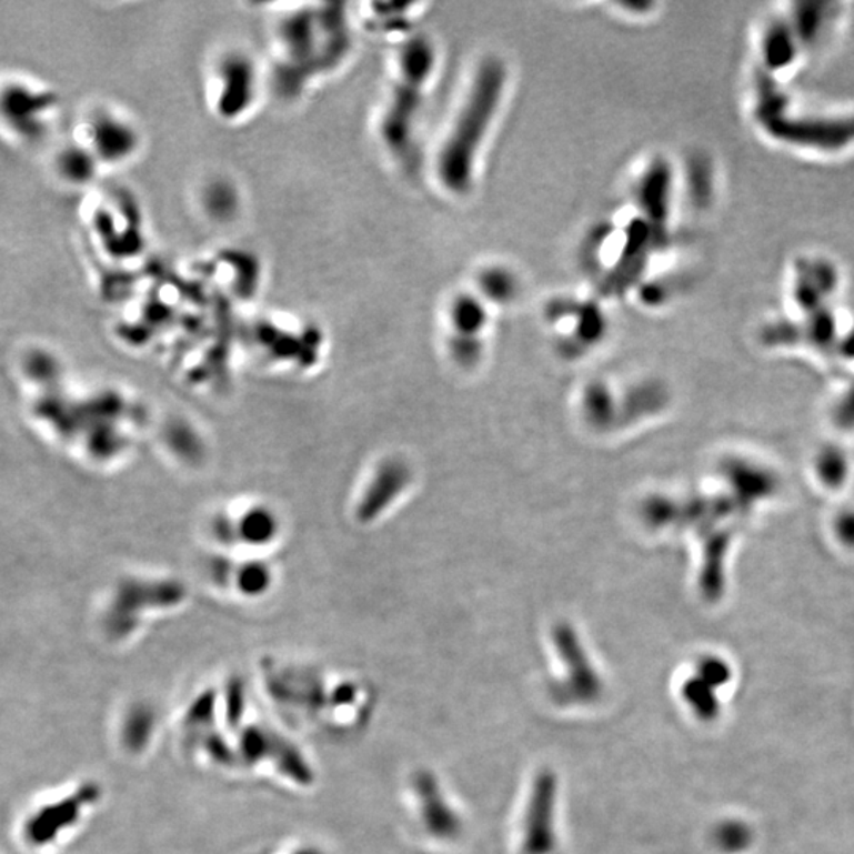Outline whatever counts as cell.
Instances as JSON below:
<instances>
[{
    "label": "cell",
    "instance_id": "obj_1",
    "mask_svg": "<svg viewBox=\"0 0 854 854\" xmlns=\"http://www.w3.org/2000/svg\"><path fill=\"white\" fill-rule=\"evenodd\" d=\"M335 6L285 3L271 11L268 24V83L282 99L304 96L333 72L349 50L344 11Z\"/></svg>",
    "mask_w": 854,
    "mask_h": 854
},
{
    "label": "cell",
    "instance_id": "obj_2",
    "mask_svg": "<svg viewBox=\"0 0 854 854\" xmlns=\"http://www.w3.org/2000/svg\"><path fill=\"white\" fill-rule=\"evenodd\" d=\"M506 74L502 62L488 59L473 74L438 157V177L443 188L465 193L472 185L479 152L501 108Z\"/></svg>",
    "mask_w": 854,
    "mask_h": 854
},
{
    "label": "cell",
    "instance_id": "obj_3",
    "mask_svg": "<svg viewBox=\"0 0 854 854\" xmlns=\"http://www.w3.org/2000/svg\"><path fill=\"white\" fill-rule=\"evenodd\" d=\"M102 801V786L91 781L43 794L22 812L18 844L31 854L59 852L88 826Z\"/></svg>",
    "mask_w": 854,
    "mask_h": 854
},
{
    "label": "cell",
    "instance_id": "obj_4",
    "mask_svg": "<svg viewBox=\"0 0 854 854\" xmlns=\"http://www.w3.org/2000/svg\"><path fill=\"white\" fill-rule=\"evenodd\" d=\"M268 89L267 66L245 48H225L209 62L204 100L209 113L222 124L238 125L251 119Z\"/></svg>",
    "mask_w": 854,
    "mask_h": 854
},
{
    "label": "cell",
    "instance_id": "obj_5",
    "mask_svg": "<svg viewBox=\"0 0 854 854\" xmlns=\"http://www.w3.org/2000/svg\"><path fill=\"white\" fill-rule=\"evenodd\" d=\"M86 200L89 238L108 259L124 261L143 255L147 248L140 204L119 189H94Z\"/></svg>",
    "mask_w": 854,
    "mask_h": 854
},
{
    "label": "cell",
    "instance_id": "obj_6",
    "mask_svg": "<svg viewBox=\"0 0 854 854\" xmlns=\"http://www.w3.org/2000/svg\"><path fill=\"white\" fill-rule=\"evenodd\" d=\"M3 132L22 147L42 143L51 135L59 113L61 97L50 84L24 74L3 77Z\"/></svg>",
    "mask_w": 854,
    "mask_h": 854
},
{
    "label": "cell",
    "instance_id": "obj_7",
    "mask_svg": "<svg viewBox=\"0 0 854 854\" xmlns=\"http://www.w3.org/2000/svg\"><path fill=\"white\" fill-rule=\"evenodd\" d=\"M432 63L434 52L426 40H416L402 52L399 80L391 91L380 122L383 141L394 154H409L413 124L423 100L424 86L432 72Z\"/></svg>",
    "mask_w": 854,
    "mask_h": 854
},
{
    "label": "cell",
    "instance_id": "obj_8",
    "mask_svg": "<svg viewBox=\"0 0 854 854\" xmlns=\"http://www.w3.org/2000/svg\"><path fill=\"white\" fill-rule=\"evenodd\" d=\"M72 140L89 152L103 171L124 168L143 151V132L132 115L111 103H97L74 124Z\"/></svg>",
    "mask_w": 854,
    "mask_h": 854
},
{
    "label": "cell",
    "instance_id": "obj_9",
    "mask_svg": "<svg viewBox=\"0 0 854 854\" xmlns=\"http://www.w3.org/2000/svg\"><path fill=\"white\" fill-rule=\"evenodd\" d=\"M52 168L59 181L80 189L91 188L96 184L97 178L103 173L102 167L94 157L72 138L56 152Z\"/></svg>",
    "mask_w": 854,
    "mask_h": 854
},
{
    "label": "cell",
    "instance_id": "obj_10",
    "mask_svg": "<svg viewBox=\"0 0 854 854\" xmlns=\"http://www.w3.org/2000/svg\"><path fill=\"white\" fill-rule=\"evenodd\" d=\"M711 842L720 853L741 854L751 848L755 833L744 820L729 818L712 827Z\"/></svg>",
    "mask_w": 854,
    "mask_h": 854
},
{
    "label": "cell",
    "instance_id": "obj_11",
    "mask_svg": "<svg viewBox=\"0 0 854 854\" xmlns=\"http://www.w3.org/2000/svg\"><path fill=\"white\" fill-rule=\"evenodd\" d=\"M682 699L692 709L693 714L701 722H712L720 715L722 704L717 696V689L712 687L706 681L699 676L690 677L682 687Z\"/></svg>",
    "mask_w": 854,
    "mask_h": 854
},
{
    "label": "cell",
    "instance_id": "obj_12",
    "mask_svg": "<svg viewBox=\"0 0 854 854\" xmlns=\"http://www.w3.org/2000/svg\"><path fill=\"white\" fill-rule=\"evenodd\" d=\"M696 676L706 681L712 687L720 689L731 681V667L719 656H703L696 665Z\"/></svg>",
    "mask_w": 854,
    "mask_h": 854
}]
</instances>
